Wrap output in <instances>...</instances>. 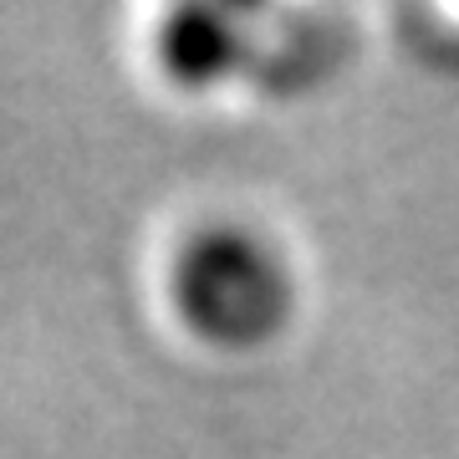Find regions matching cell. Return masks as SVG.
<instances>
[{
  "label": "cell",
  "instance_id": "1",
  "mask_svg": "<svg viewBox=\"0 0 459 459\" xmlns=\"http://www.w3.org/2000/svg\"><path fill=\"white\" fill-rule=\"evenodd\" d=\"M174 307L204 342L261 347L291 312V276L255 230L210 225L174 261Z\"/></svg>",
  "mask_w": 459,
  "mask_h": 459
},
{
  "label": "cell",
  "instance_id": "2",
  "mask_svg": "<svg viewBox=\"0 0 459 459\" xmlns=\"http://www.w3.org/2000/svg\"><path fill=\"white\" fill-rule=\"evenodd\" d=\"M246 21L214 5H184L159 31V56L179 87H214L246 62Z\"/></svg>",
  "mask_w": 459,
  "mask_h": 459
}]
</instances>
